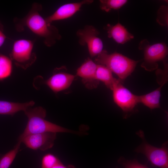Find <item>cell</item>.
Listing matches in <instances>:
<instances>
[{"label":"cell","mask_w":168,"mask_h":168,"mask_svg":"<svg viewBox=\"0 0 168 168\" xmlns=\"http://www.w3.org/2000/svg\"><path fill=\"white\" fill-rule=\"evenodd\" d=\"M42 9L40 4L34 3L27 15L17 23L16 28L21 30L26 26L35 34L43 38L46 46L51 47L61 36L57 28L48 24L40 15L39 12Z\"/></svg>","instance_id":"obj_1"},{"label":"cell","mask_w":168,"mask_h":168,"mask_svg":"<svg viewBox=\"0 0 168 168\" xmlns=\"http://www.w3.org/2000/svg\"><path fill=\"white\" fill-rule=\"evenodd\" d=\"M139 49L144 52L143 61L141 67L148 71L157 69L158 62L163 61L167 58L168 55V47L164 43L151 45L147 39H144L139 44Z\"/></svg>","instance_id":"obj_4"},{"label":"cell","mask_w":168,"mask_h":168,"mask_svg":"<svg viewBox=\"0 0 168 168\" xmlns=\"http://www.w3.org/2000/svg\"><path fill=\"white\" fill-rule=\"evenodd\" d=\"M93 2L92 0H84L79 2L65 4L59 7L45 20L48 24L51 25L54 21L67 19L79 11L83 5L90 4Z\"/></svg>","instance_id":"obj_12"},{"label":"cell","mask_w":168,"mask_h":168,"mask_svg":"<svg viewBox=\"0 0 168 168\" xmlns=\"http://www.w3.org/2000/svg\"><path fill=\"white\" fill-rule=\"evenodd\" d=\"M124 165L125 168H148L135 161H128Z\"/></svg>","instance_id":"obj_22"},{"label":"cell","mask_w":168,"mask_h":168,"mask_svg":"<svg viewBox=\"0 0 168 168\" xmlns=\"http://www.w3.org/2000/svg\"><path fill=\"white\" fill-rule=\"evenodd\" d=\"M56 138V133L49 132L30 134L21 141L29 148L44 151L53 146Z\"/></svg>","instance_id":"obj_8"},{"label":"cell","mask_w":168,"mask_h":168,"mask_svg":"<svg viewBox=\"0 0 168 168\" xmlns=\"http://www.w3.org/2000/svg\"><path fill=\"white\" fill-rule=\"evenodd\" d=\"M112 91L114 102L125 113L132 112L139 103L138 96L134 94L124 86L122 81L119 79Z\"/></svg>","instance_id":"obj_7"},{"label":"cell","mask_w":168,"mask_h":168,"mask_svg":"<svg viewBox=\"0 0 168 168\" xmlns=\"http://www.w3.org/2000/svg\"><path fill=\"white\" fill-rule=\"evenodd\" d=\"M99 31L94 26L86 25L77 32L79 44L81 45H86L90 55L91 57L97 56L103 50V43L98 36Z\"/></svg>","instance_id":"obj_6"},{"label":"cell","mask_w":168,"mask_h":168,"mask_svg":"<svg viewBox=\"0 0 168 168\" xmlns=\"http://www.w3.org/2000/svg\"><path fill=\"white\" fill-rule=\"evenodd\" d=\"M104 29L107 31L108 37L119 44H124L134 38V36L119 23L115 25L108 24Z\"/></svg>","instance_id":"obj_13"},{"label":"cell","mask_w":168,"mask_h":168,"mask_svg":"<svg viewBox=\"0 0 168 168\" xmlns=\"http://www.w3.org/2000/svg\"><path fill=\"white\" fill-rule=\"evenodd\" d=\"M12 71V60L8 57L0 54V80L10 76Z\"/></svg>","instance_id":"obj_18"},{"label":"cell","mask_w":168,"mask_h":168,"mask_svg":"<svg viewBox=\"0 0 168 168\" xmlns=\"http://www.w3.org/2000/svg\"><path fill=\"white\" fill-rule=\"evenodd\" d=\"M75 77L72 74L61 71L60 68H57L51 77L42 82L56 93L69 88Z\"/></svg>","instance_id":"obj_10"},{"label":"cell","mask_w":168,"mask_h":168,"mask_svg":"<svg viewBox=\"0 0 168 168\" xmlns=\"http://www.w3.org/2000/svg\"><path fill=\"white\" fill-rule=\"evenodd\" d=\"M60 161L58 158L54 155L50 153L47 154L42 158L41 168H52Z\"/></svg>","instance_id":"obj_20"},{"label":"cell","mask_w":168,"mask_h":168,"mask_svg":"<svg viewBox=\"0 0 168 168\" xmlns=\"http://www.w3.org/2000/svg\"><path fill=\"white\" fill-rule=\"evenodd\" d=\"M97 66V64L88 58L77 69V76L82 78V82L88 89L96 88L99 84L95 77Z\"/></svg>","instance_id":"obj_11"},{"label":"cell","mask_w":168,"mask_h":168,"mask_svg":"<svg viewBox=\"0 0 168 168\" xmlns=\"http://www.w3.org/2000/svg\"><path fill=\"white\" fill-rule=\"evenodd\" d=\"M52 168H70L64 165L60 161L56 164Z\"/></svg>","instance_id":"obj_24"},{"label":"cell","mask_w":168,"mask_h":168,"mask_svg":"<svg viewBox=\"0 0 168 168\" xmlns=\"http://www.w3.org/2000/svg\"><path fill=\"white\" fill-rule=\"evenodd\" d=\"M95 77L96 80L103 82L112 91L118 80L113 76L112 72L108 68L101 64H97Z\"/></svg>","instance_id":"obj_16"},{"label":"cell","mask_w":168,"mask_h":168,"mask_svg":"<svg viewBox=\"0 0 168 168\" xmlns=\"http://www.w3.org/2000/svg\"><path fill=\"white\" fill-rule=\"evenodd\" d=\"M166 82L165 81L160 84V86L151 92L138 96L139 103H142L151 110L160 108L161 90Z\"/></svg>","instance_id":"obj_15"},{"label":"cell","mask_w":168,"mask_h":168,"mask_svg":"<svg viewBox=\"0 0 168 168\" xmlns=\"http://www.w3.org/2000/svg\"><path fill=\"white\" fill-rule=\"evenodd\" d=\"M24 112L28 118V122L23 132L19 137L18 141H21L26 136L33 134L49 132L75 133L45 120L46 111L41 107H29Z\"/></svg>","instance_id":"obj_2"},{"label":"cell","mask_w":168,"mask_h":168,"mask_svg":"<svg viewBox=\"0 0 168 168\" xmlns=\"http://www.w3.org/2000/svg\"><path fill=\"white\" fill-rule=\"evenodd\" d=\"M34 43L30 40L20 39L15 41L10 54V58L17 67L26 69L36 59L33 52Z\"/></svg>","instance_id":"obj_5"},{"label":"cell","mask_w":168,"mask_h":168,"mask_svg":"<svg viewBox=\"0 0 168 168\" xmlns=\"http://www.w3.org/2000/svg\"><path fill=\"white\" fill-rule=\"evenodd\" d=\"M6 39V36L3 33L1 25L0 24V47L4 43Z\"/></svg>","instance_id":"obj_23"},{"label":"cell","mask_w":168,"mask_h":168,"mask_svg":"<svg viewBox=\"0 0 168 168\" xmlns=\"http://www.w3.org/2000/svg\"><path fill=\"white\" fill-rule=\"evenodd\" d=\"M34 104L33 101L20 103L0 100V114L13 116L19 111H24Z\"/></svg>","instance_id":"obj_14"},{"label":"cell","mask_w":168,"mask_h":168,"mask_svg":"<svg viewBox=\"0 0 168 168\" xmlns=\"http://www.w3.org/2000/svg\"><path fill=\"white\" fill-rule=\"evenodd\" d=\"M21 142L18 141L14 148L0 158V168H9L20 148Z\"/></svg>","instance_id":"obj_17"},{"label":"cell","mask_w":168,"mask_h":168,"mask_svg":"<svg viewBox=\"0 0 168 168\" xmlns=\"http://www.w3.org/2000/svg\"><path fill=\"white\" fill-rule=\"evenodd\" d=\"M168 7L161 6L157 12V22L162 26H168Z\"/></svg>","instance_id":"obj_21"},{"label":"cell","mask_w":168,"mask_h":168,"mask_svg":"<svg viewBox=\"0 0 168 168\" xmlns=\"http://www.w3.org/2000/svg\"><path fill=\"white\" fill-rule=\"evenodd\" d=\"M100 8L107 12L112 9H119L128 1L126 0H100Z\"/></svg>","instance_id":"obj_19"},{"label":"cell","mask_w":168,"mask_h":168,"mask_svg":"<svg viewBox=\"0 0 168 168\" xmlns=\"http://www.w3.org/2000/svg\"><path fill=\"white\" fill-rule=\"evenodd\" d=\"M139 61L131 59L117 52L109 54L105 50H103L95 59L96 64L105 66L121 81L132 73Z\"/></svg>","instance_id":"obj_3"},{"label":"cell","mask_w":168,"mask_h":168,"mask_svg":"<svg viewBox=\"0 0 168 168\" xmlns=\"http://www.w3.org/2000/svg\"><path fill=\"white\" fill-rule=\"evenodd\" d=\"M139 150L154 166L168 168V152L166 147L157 148L144 143Z\"/></svg>","instance_id":"obj_9"}]
</instances>
